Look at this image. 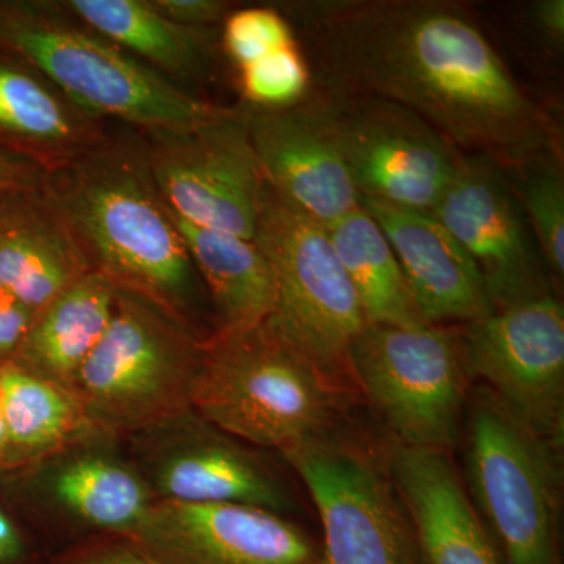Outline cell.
I'll return each mask as SVG.
<instances>
[{
  "mask_svg": "<svg viewBox=\"0 0 564 564\" xmlns=\"http://www.w3.org/2000/svg\"><path fill=\"white\" fill-rule=\"evenodd\" d=\"M278 9L291 21L318 90L399 104L459 151L503 165L562 150L551 113L462 3L315 0Z\"/></svg>",
  "mask_w": 564,
  "mask_h": 564,
  "instance_id": "1",
  "label": "cell"
},
{
  "mask_svg": "<svg viewBox=\"0 0 564 564\" xmlns=\"http://www.w3.org/2000/svg\"><path fill=\"white\" fill-rule=\"evenodd\" d=\"M44 188L68 220L91 272L198 329L203 284L163 202L143 139L110 132Z\"/></svg>",
  "mask_w": 564,
  "mask_h": 564,
  "instance_id": "2",
  "label": "cell"
},
{
  "mask_svg": "<svg viewBox=\"0 0 564 564\" xmlns=\"http://www.w3.org/2000/svg\"><path fill=\"white\" fill-rule=\"evenodd\" d=\"M0 50L31 63L84 109L133 131L193 128L229 109L143 65L65 0H0Z\"/></svg>",
  "mask_w": 564,
  "mask_h": 564,
  "instance_id": "3",
  "label": "cell"
},
{
  "mask_svg": "<svg viewBox=\"0 0 564 564\" xmlns=\"http://www.w3.org/2000/svg\"><path fill=\"white\" fill-rule=\"evenodd\" d=\"M355 395L263 323L207 334L191 408L251 447L282 452L336 430Z\"/></svg>",
  "mask_w": 564,
  "mask_h": 564,
  "instance_id": "4",
  "label": "cell"
},
{
  "mask_svg": "<svg viewBox=\"0 0 564 564\" xmlns=\"http://www.w3.org/2000/svg\"><path fill=\"white\" fill-rule=\"evenodd\" d=\"M469 399L464 488L478 518L505 564H562L563 447L485 386Z\"/></svg>",
  "mask_w": 564,
  "mask_h": 564,
  "instance_id": "5",
  "label": "cell"
},
{
  "mask_svg": "<svg viewBox=\"0 0 564 564\" xmlns=\"http://www.w3.org/2000/svg\"><path fill=\"white\" fill-rule=\"evenodd\" d=\"M206 336L117 289L109 326L70 389L93 429L121 440L191 410Z\"/></svg>",
  "mask_w": 564,
  "mask_h": 564,
  "instance_id": "6",
  "label": "cell"
},
{
  "mask_svg": "<svg viewBox=\"0 0 564 564\" xmlns=\"http://www.w3.org/2000/svg\"><path fill=\"white\" fill-rule=\"evenodd\" d=\"M348 366L393 444L448 454L458 443L470 384L462 326L367 323Z\"/></svg>",
  "mask_w": 564,
  "mask_h": 564,
  "instance_id": "7",
  "label": "cell"
},
{
  "mask_svg": "<svg viewBox=\"0 0 564 564\" xmlns=\"http://www.w3.org/2000/svg\"><path fill=\"white\" fill-rule=\"evenodd\" d=\"M254 242L272 263L276 285L265 325L337 383L358 393L348 352L367 321L326 229L265 182Z\"/></svg>",
  "mask_w": 564,
  "mask_h": 564,
  "instance_id": "8",
  "label": "cell"
},
{
  "mask_svg": "<svg viewBox=\"0 0 564 564\" xmlns=\"http://www.w3.org/2000/svg\"><path fill=\"white\" fill-rule=\"evenodd\" d=\"M280 454L317 508L322 564H421L389 458L337 429Z\"/></svg>",
  "mask_w": 564,
  "mask_h": 564,
  "instance_id": "9",
  "label": "cell"
},
{
  "mask_svg": "<svg viewBox=\"0 0 564 564\" xmlns=\"http://www.w3.org/2000/svg\"><path fill=\"white\" fill-rule=\"evenodd\" d=\"M317 91L361 199L430 214L458 173L464 152L399 104Z\"/></svg>",
  "mask_w": 564,
  "mask_h": 564,
  "instance_id": "10",
  "label": "cell"
},
{
  "mask_svg": "<svg viewBox=\"0 0 564 564\" xmlns=\"http://www.w3.org/2000/svg\"><path fill=\"white\" fill-rule=\"evenodd\" d=\"M139 133L159 193L174 215L254 240L265 180L242 106L193 128Z\"/></svg>",
  "mask_w": 564,
  "mask_h": 564,
  "instance_id": "11",
  "label": "cell"
},
{
  "mask_svg": "<svg viewBox=\"0 0 564 564\" xmlns=\"http://www.w3.org/2000/svg\"><path fill=\"white\" fill-rule=\"evenodd\" d=\"M470 380L534 433L564 445V310L555 292L462 326Z\"/></svg>",
  "mask_w": 564,
  "mask_h": 564,
  "instance_id": "12",
  "label": "cell"
},
{
  "mask_svg": "<svg viewBox=\"0 0 564 564\" xmlns=\"http://www.w3.org/2000/svg\"><path fill=\"white\" fill-rule=\"evenodd\" d=\"M129 440L131 459L155 500L251 505L281 514L296 510L291 488L259 448L221 432L192 408Z\"/></svg>",
  "mask_w": 564,
  "mask_h": 564,
  "instance_id": "13",
  "label": "cell"
},
{
  "mask_svg": "<svg viewBox=\"0 0 564 564\" xmlns=\"http://www.w3.org/2000/svg\"><path fill=\"white\" fill-rule=\"evenodd\" d=\"M430 214L473 259L494 310L554 292L503 163L464 152Z\"/></svg>",
  "mask_w": 564,
  "mask_h": 564,
  "instance_id": "14",
  "label": "cell"
},
{
  "mask_svg": "<svg viewBox=\"0 0 564 564\" xmlns=\"http://www.w3.org/2000/svg\"><path fill=\"white\" fill-rule=\"evenodd\" d=\"M132 538L163 564H322L302 527L251 505L155 500Z\"/></svg>",
  "mask_w": 564,
  "mask_h": 564,
  "instance_id": "15",
  "label": "cell"
},
{
  "mask_svg": "<svg viewBox=\"0 0 564 564\" xmlns=\"http://www.w3.org/2000/svg\"><path fill=\"white\" fill-rule=\"evenodd\" d=\"M118 441L95 432L14 473L44 513L96 536H132L155 499Z\"/></svg>",
  "mask_w": 564,
  "mask_h": 564,
  "instance_id": "16",
  "label": "cell"
},
{
  "mask_svg": "<svg viewBox=\"0 0 564 564\" xmlns=\"http://www.w3.org/2000/svg\"><path fill=\"white\" fill-rule=\"evenodd\" d=\"M240 106L263 180L280 198L323 228L362 206L329 131L317 88L285 109Z\"/></svg>",
  "mask_w": 564,
  "mask_h": 564,
  "instance_id": "17",
  "label": "cell"
},
{
  "mask_svg": "<svg viewBox=\"0 0 564 564\" xmlns=\"http://www.w3.org/2000/svg\"><path fill=\"white\" fill-rule=\"evenodd\" d=\"M362 207L391 243L423 321L463 326L492 313L473 259L432 214L367 199Z\"/></svg>",
  "mask_w": 564,
  "mask_h": 564,
  "instance_id": "18",
  "label": "cell"
},
{
  "mask_svg": "<svg viewBox=\"0 0 564 564\" xmlns=\"http://www.w3.org/2000/svg\"><path fill=\"white\" fill-rule=\"evenodd\" d=\"M107 122L31 63L0 50V150L52 173L106 140Z\"/></svg>",
  "mask_w": 564,
  "mask_h": 564,
  "instance_id": "19",
  "label": "cell"
},
{
  "mask_svg": "<svg viewBox=\"0 0 564 564\" xmlns=\"http://www.w3.org/2000/svg\"><path fill=\"white\" fill-rule=\"evenodd\" d=\"M65 215L41 187L0 192V289L39 313L90 273Z\"/></svg>",
  "mask_w": 564,
  "mask_h": 564,
  "instance_id": "20",
  "label": "cell"
},
{
  "mask_svg": "<svg viewBox=\"0 0 564 564\" xmlns=\"http://www.w3.org/2000/svg\"><path fill=\"white\" fill-rule=\"evenodd\" d=\"M388 458L421 564H505L447 452L392 444Z\"/></svg>",
  "mask_w": 564,
  "mask_h": 564,
  "instance_id": "21",
  "label": "cell"
},
{
  "mask_svg": "<svg viewBox=\"0 0 564 564\" xmlns=\"http://www.w3.org/2000/svg\"><path fill=\"white\" fill-rule=\"evenodd\" d=\"M74 14L177 87L192 91L223 54L220 29L187 28L150 0H65Z\"/></svg>",
  "mask_w": 564,
  "mask_h": 564,
  "instance_id": "22",
  "label": "cell"
},
{
  "mask_svg": "<svg viewBox=\"0 0 564 564\" xmlns=\"http://www.w3.org/2000/svg\"><path fill=\"white\" fill-rule=\"evenodd\" d=\"M170 214L214 307L212 333L248 332L269 321L276 285L272 263L254 240L212 231Z\"/></svg>",
  "mask_w": 564,
  "mask_h": 564,
  "instance_id": "23",
  "label": "cell"
},
{
  "mask_svg": "<svg viewBox=\"0 0 564 564\" xmlns=\"http://www.w3.org/2000/svg\"><path fill=\"white\" fill-rule=\"evenodd\" d=\"M115 302L117 288L110 281L85 274L36 313L11 362L70 391L109 326Z\"/></svg>",
  "mask_w": 564,
  "mask_h": 564,
  "instance_id": "24",
  "label": "cell"
},
{
  "mask_svg": "<svg viewBox=\"0 0 564 564\" xmlns=\"http://www.w3.org/2000/svg\"><path fill=\"white\" fill-rule=\"evenodd\" d=\"M0 410L7 434V470L32 466L96 432L69 389L14 362L0 366Z\"/></svg>",
  "mask_w": 564,
  "mask_h": 564,
  "instance_id": "25",
  "label": "cell"
},
{
  "mask_svg": "<svg viewBox=\"0 0 564 564\" xmlns=\"http://www.w3.org/2000/svg\"><path fill=\"white\" fill-rule=\"evenodd\" d=\"M367 323L410 326L423 321L402 267L378 223L364 207L326 226Z\"/></svg>",
  "mask_w": 564,
  "mask_h": 564,
  "instance_id": "26",
  "label": "cell"
},
{
  "mask_svg": "<svg viewBox=\"0 0 564 564\" xmlns=\"http://www.w3.org/2000/svg\"><path fill=\"white\" fill-rule=\"evenodd\" d=\"M540 248L549 276L564 280V172L562 150L534 152L505 165Z\"/></svg>",
  "mask_w": 564,
  "mask_h": 564,
  "instance_id": "27",
  "label": "cell"
},
{
  "mask_svg": "<svg viewBox=\"0 0 564 564\" xmlns=\"http://www.w3.org/2000/svg\"><path fill=\"white\" fill-rule=\"evenodd\" d=\"M237 70L242 104L252 109H285L302 102L315 88L300 41Z\"/></svg>",
  "mask_w": 564,
  "mask_h": 564,
  "instance_id": "28",
  "label": "cell"
},
{
  "mask_svg": "<svg viewBox=\"0 0 564 564\" xmlns=\"http://www.w3.org/2000/svg\"><path fill=\"white\" fill-rule=\"evenodd\" d=\"M299 43L291 21L278 7H240L220 28L221 52L237 69Z\"/></svg>",
  "mask_w": 564,
  "mask_h": 564,
  "instance_id": "29",
  "label": "cell"
},
{
  "mask_svg": "<svg viewBox=\"0 0 564 564\" xmlns=\"http://www.w3.org/2000/svg\"><path fill=\"white\" fill-rule=\"evenodd\" d=\"M52 564H163L132 536L99 534Z\"/></svg>",
  "mask_w": 564,
  "mask_h": 564,
  "instance_id": "30",
  "label": "cell"
},
{
  "mask_svg": "<svg viewBox=\"0 0 564 564\" xmlns=\"http://www.w3.org/2000/svg\"><path fill=\"white\" fill-rule=\"evenodd\" d=\"M159 13L187 28L220 29L236 7L226 0H150Z\"/></svg>",
  "mask_w": 564,
  "mask_h": 564,
  "instance_id": "31",
  "label": "cell"
},
{
  "mask_svg": "<svg viewBox=\"0 0 564 564\" xmlns=\"http://www.w3.org/2000/svg\"><path fill=\"white\" fill-rule=\"evenodd\" d=\"M35 315V311L0 289V366L13 361Z\"/></svg>",
  "mask_w": 564,
  "mask_h": 564,
  "instance_id": "32",
  "label": "cell"
},
{
  "mask_svg": "<svg viewBox=\"0 0 564 564\" xmlns=\"http://www.w3.org/2000/svg\"><path fill=\"white\" fill-rule=\"evenodd\" d=\"M46 173L10 152L0 150V192L9 188L41 187Z\"/></svg>",
  "mask_w": 564,
  "mask_h": 564,
  "instance_id": "33",
  "label": "cell"
},
{
  "mask_svg": "<svg viewBox=\"0 0 564 564\" xmlns=\"http://www.w3.org/2000/svg\"><path fill=\"white\" fill-rule=\"evenodd\" d=\"M533 20L545 39L562 44L564 39L563 0H541L533 6Z\"/></svg>",
  "mask_w": 564,
  "mask_h": 564,
  "instance_id": "34",
  "label": "cell"
},
{
  "mask_svg": "<svg viewBox=\"0 0 564 564\" xmlns=\"http://www.w3.org/2000/svg\"><path fill=\"white\" fill-rule=\"evenodd\" d=\"M25 555L24 538L13 519L0 507V564L20 563Z\"/></svg>",
  "mask_w": 564,
  "mask_h": 564,
  "instance_id": "35",
  "label": "cell"
},
{
  "mask_svg": "<svg viewBox=\"0 0 564 564\" xmlns=\"http://www.w3.org/2000/svg\"><path fill=\"white\" fill-rule=\"evenodd\" d=\"M7 459V434L3 425L2 410H0V467H6Z\"/></svg>",
  "mask_w": 564,
  "mask_h": 564,
  "instance_id": "36",
  "label": "cell"
}]
</instances>
